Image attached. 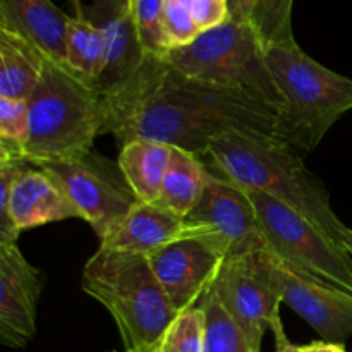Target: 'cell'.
<instances>
[{"mask_svg":"<svg viewBox=\"0 0 352 352\" xmlns=\"http://www.w3.org/2000/svg\"><path fill=\"white\" fill-rule=\"evenodd\" d=\"M105 98V133L116 136L119 148L133 140H151L198 155L230 133L278 140L277 110L241 89L188 78L164 57L146 55Z\"/></svg>","mask_w":352,"mask_h":352,"instance_id":"obj_1","label":"cell"},{"mask_svg":"<svg viewBox=\"0 0 352 352\" xmlns=\"http://www.w3.org/2000/svg\"><path fill=\"white\" fill-rule=\"evenodd\" d=\"M213 170L244 189H256L294 208L342 246L346 223L336 215L325 186L294 148L274 138L230 133L206 150Z\"/></svg>","mask_w":352,"mask_h":352,"instance_id":"obj_2","label":"cell"},{"mask_svg":"<svg viewBox=\"0 0 352 352\" xmlns=\"http://www.w3.org/2000/svg\"><path fill=\"white\" fill-rule=\"evenodd\" d=\"M28 113L24 160L41 167L89 153L96 136L105 134L109 105L96 82L45 58L43 74L28 100Z\"/></svg>","mask_w":352,"mask_h":352,"instance_id":"obj_3","label":"cell"},{"mask_svg":"<svg viewBox=\"0 0 352 352\" xmlns=\"http://www.w3.org/2000/svg\"><path fill=\"white\" fill-rule=\"evenodd\" d=\"M265 58L282 98L278 140L294 150L313 151L352 110V79L309 57L292 33L265 41Z\"/></svg>","mask_w":352,"mask_h":352,"instance_id":"obj_4","label":"cell"},{"mask_svg":"<svg viewBox=\"0 0 352 352\" xmlns=\"http://www.w3.org/2000/svg\"><path fill=\"white\" fill-rule=\"evenodd\" d=\"M81 285L112 315L127 352L153 349L179 315L146 254L98 248L82 268Z\"/></svg>","mask_w":352,"mask_h":352,"instance_id":"obj_5","label":"cell"},{"mask_svg":"<svg viewBox=\"0 0 352 352\" xmlns=\"http://www.w3.org/2000/svg\"><path fill=\"white\" fill-rule=\"evenodd\" d=\"M164 58L188 78L241 89L277 112L282 110L280 93L265 58V41L251 21L229 17L189 45L168 50Z\"/></svg>","mask_w":352,"mask_h":352,"instance_id":"obj_6","label":"cell"},{"mask_svg":"<svg viewBox=\"0 0 352 352\" xmlns=\"http://www.w3.org/2000/svg\"><path fill=\"white\" fill-rule=\"evenodd\" d=\"M265 248L299 274L322 278L352 294V258L318 226L274 196L246 189Z\"/></svg>","mask_w":352,"mask_h":352,"instance_id":"obj_7","label":"cell"},{"mask_svg":"<svg viewBox=\"0 0 352 352\" xmlns=\"http://www.w3.org/2000/svg\"><path fill=\"white\" fill-rule=\"evenodd\" d=\"M40 168L57 182L81 219L95 230L100 243L120 226L138 203L119 164L93 151Z\"/></svg>","mask_w":352,"mask_h":352,"instance_id":"obj_8","label":"cell"},{"mask_svg":"<svg viewBox=\"0 0 352 352\" xmlns=\"http://www.w3.org/2000/svg\"><path fill=\"white\" fill-rule=\"evenodd\" d=\"M212 291L241 327L251 347L261 352L265 333L274 316L280 311L282 302L272 274V254L267 248L226 258Z\"/></svg>","mask_w":352,"mask_h":352,"instance_id":"obj_9","label":"cell"},{"mask_svg":"<svg viewBox=\"0 0 352 352\" xmlns=\"http://www.w3.org/2000/svg\"><path fill=\"white\" fill-rule=\"evenodd\" d=\"M146 256L177 313L198 306L226 261L222 246L210 234L174 241Z\"/></svg>","mask_w":352,"mask_h":352,"instance_id":"obj_10","label":"cell"},{"mask_svg":"<svg viewBox=\"0 0 352 352\" xmlns=\"http://www.w3.org/2000/svg\"><path fill=\"white\" fill-rule=\"evenodd\" d=\"M186 220L208 229L226 258L265 248L260 222L246 189L212 168H206L203 195Z\"/></svg>","mask_w":352,"mask_h":352,"instance_id":"obj_11","label":"cell"},{"mask_svg":"<svg viewBox=\"0 0 352 352\" xmlns=\"http://www.w3.org/2000/svg\"><path fill=\"white\" fill-rule=\"evenodd\" d=\"M272 274L282 302L308 322L323 342L344 346V342L352 337L351 292L322 278L299 274L278 261L274 254Z\"/></svg>","mask_w":352,"mask_h":352,"instance_id":"obj_12","label":"cell"},{"mask_svg":"<svg viewBox=\"0 0 352 352\" xmlns=\"http://www.w3.org/2000/svg\"><path fill=\"white\" fill-rule=\"evenodd\" d=\"M43 275L17 243L0 244V342L12 349L28 346L36 332V308Z\"/></svg>","mask_w":352,"mask_h":352,"instance_id":"obj_13","label":"cell"},{"mask_svg":"<svg viewBox=\"0 0 352 352\" xmlns=\"http://www.w3.org/2000/svg\"><path fill=\"white\" fill-rule=\"evenodd\" d=\"M199 234L210 232L205 227L188 222L186 217L177 215L175 212L138 201L120 226L100 243V248L150 254L174 241Z\"/></svg>","mask_w":352,"mask_h":352,"instance_id":"obj_14","label":"cell"},{"mask_svg":"<svg viewBox=\"0 0 352 352\" xmlns=\"http://www.w3.org/2000/svg\"><path fill=\"white\" fill-rule=\"evenodd\" d=\"M69 19L52 0H0V30L23 38L45 58L64 65Z\"/></svg>","mask_w":352,"mask_h":352,"instance_id":"obj_15","label":"cell"},{"mask_svg":"<svg viewBox=\"0 0 352 352\" xmlns=\"http://www.w3.org/2000/svg\"><path fill=\"white\" fill-rule=\"evenodd\" d=\"M105 3L96 10L95 21H89L102 31L105 67L96 85L103 95H109L138 71L146 54L138 38L129 0H105Z\"/></svg>","mask_w":352,"mask_h":352,"instance_id":"obj_16","label":"cell"},{"mask_svg":"<svg viewBox=\"0 0 352 352\" xmlns=\"http://www.w3.org/2000/svg\"><path fill=\"white\" fill-rule=\"evenodd\" d=\"M9 219L14 229L21 234L45 223L81 219V215L43 168L30 165L12 186Z\"/></svg>","mask_w":352,"mask_h":352,"instance_id":"obj_17","label":"cell"},{"mask_svg":"<svg viewBox=\"0 0 352 352\" xmlns=\"http://www.w3.org/2000/svg\"><path fill=\"white\" fill-rule=\"evenodd\" d=\"M172 146L151 140H133L120 146L119 164L138 201L155 205L170 164Z\"/></svg>","mask_w":352,"mask_h":352,"instance_id":"obj_18","label":"cell"},{"mask_svg":"<svg viewBox=\"0 0 352 352\" xmlns=\"http://www.w3.org/2000/svg\"><path fill=\"white\" fill-rule=\"evenodd\" d=\"M45 57L28 41L0 30V98L30 100L43 74Z\"/></svg>","mask_w":352,"mask_h":352,"instance_id":"obj_19","label":"cell"},{"mask_svg":"<svg viewBox=\"0 0 352 352\" xmlns=\"http://www.w3.org/2000/svg\"><path fill=\"white\" fill-rule=\"evenodd\" d=\"M205 179L206 167L198 155L172 146L170 164L155 205L188 217L201 198Z\"/></svg>","mask_w":352,"mask_h":352,"instance_id":"obj_20","label":"cell"},{"mask_svg":"<svg viewBox=\"0 0 352 352\" xmlns=\"http://www.w3.org/2000/svg\"><path fill=\"white\" fill-rule=\"evenodd\" d=\"M67 65L91 82H98L105 67L102 31L81 12L69 19Z\"/></svg>","mask_w":352,"mask_h":352,"instance_id":"obj_21","label":"cell"},{"mask_svg":"<svg viewBox=\"0 0 352 352\" xmlns=\"http://www.w3.org/2000/svg\"><path fill=\"white\" fill-rule=\"evenodd\" d=\"M198 306L201 308L203 320H205L203 352H256L212 289L203 296Z\"/></svg>","mask_w":352,"mask_h":352,"instance_id":"obj_22","label":"cell"},{"mask_svg":"<svg viewBox=\"0 0 352 352\" xmlns=\"http://www.w3.org/2000/svg\"><path fill=\"white\" fill-rule=\"evenodd\" d=\"M129 7L144 54L164 57L168 52L164 33V0H129Z\"/></svg>","mask_w":352,"mask_h":352,"instance_id":"obj_23","label":"cell"},{"mask_svg":"<svg viewBox=\"0 0 352 352\" xmlns=\"http://www.w3.org/2000/svg\"><path fill=\"white\" fill-rule=\"evenodd\" d=\"M205 320L199 306L179 313L151 352H203Z\"/></svg>","mask_w":352,"mask_h":352,"instance_id":"obj_24","label":"cell"},{"mask_svg":"<svg viewBox=\"0 0 352 352\" xmlns=\"http://www.w3.org/2000/svg\"><path fill=\"white\" fill-rule=\"evenodd\" d=\"M30 138L26 100L0 98V155L23 158Z\"/></svg>","mask_w":352,"mask_h":352,"instance_id":"obj_25","label":"cell"},{"mask_svg":"<svg viewBox=\"0 0 352 352\" xmlns=\"http://www.w3.org/2000/svg\"><path fill=\"white\" fill-rule=\"evenodd\" d=\"M164 33L172 50L195 41L203 30L184 0H164Z\"/></svg>","mask_w":352,"mask_h":352,"instance_id":"obj_26","label":"cell"},{"mask_svg":"<svg viewBox=\"0 0 352 352\" xmlns=\"http://www.w3.org/2000/svg\"><path fill=\"white\" fill-rule=\"evenodd\" d=\"M26 167H30V164L23 158L0 155V244L17 243L19 237L9 219V203L14 182Z\"/></svg>","mask_w":352,"mask_h":352,"instance_id":"obj_27","label":"cell"},{"mask_svg":"<svg viewBox=\"0 0 352 352\" xmlns=\"http://www.w3.org/2000/svg\"><path fill=\"white\" fill-rule=\"evenodd\" d=\"M203 31L220 26L230 17L229 0H184Z\"/></svg>","mask_w":352,"mask_h":352,"instance_id":"obj_28","label":"cell"},{"mask_svg":"<svg viewBox=\"0 0 352 352\" xmlns=\"http://www.w3.org/2000/svg\"><path fill=\"white\" fill-rule=\"evenodd\" d=\"M270 329L274 330L275 346H277V351L275 352H309L308 346H296V344H292L291 340H289V337L285 336L284 325H282L280 320V311L274 316Z\"/></svg>","mask_w":352,"mask_h":352,"instance_id":"obj_29","label":"cell"},{"mask_svg":"<svg viewBox=\"0 0 352 352\" xmlns=\"http://www.w3.org/2000/svg\"><path fill=\"white\" fill-rule=\"evenodd\" d=\"M258 3V0H241L232 10H230V17L232 19H241V21H250L251 14H253L254 6Z\"/></svg>","mask_w":352,"mask_h":352,"instance_id":"obj_30","label":"cell"},{"mask_svg":"<svg viewBox=\"0 0 352 352\" xmlns=\"http://www.w3.org/2000/svg\"><path fill=\"white\" fill-rule=\"evenodd\" d=\"M309 352H346L344 346L339 344H329V342H313L308 346Z\"/></svg>","mask_w":352,"mask_h":352,"instance_id":"obj_31","label":"cell"},{"mask_svg":"<svg viewBox=\"0 0 352 352\" xmlns=\"http://www.w3.org/2000/svg\"><path fill=\"white\" fill-rule=\"evenodd\" d=\"M342 246L346 248V251L351 254V258H352V229H349V227H347V229L344 230Z\"/></svg>","mask_w":352,"mask_h":352,"instance_id":"obj_32","label":"cell"},{"mask_svg":"<svg viewBox=\"0 0 352 352\" xmlns=\"http://www.w3.org/2000/svg\"><path fill=\"white\" fill-rule=\"evenodd\" d=\"M239 2H241V0H229V12H230V10H232L234 7H236Z\"/></svg>","mask_w":352,"mask_h":352,"instance_id":"obj_33","label":"cell"},{"mask_svg":"<svg viewBox=\"0 0 352 352\" xmlns=\"http://www.w3.org/2000/svg\"><path fill=\"white\" fill-rule=\"evenodd\" d=\"M110 352H117V351H110ZM124 352H127V351H124ZM148 352H151V351H148Z\"/></svg>","mask_w":352,"mask_h":352,"instance_id":"obj_34","label":"cell"}]
</instances>
